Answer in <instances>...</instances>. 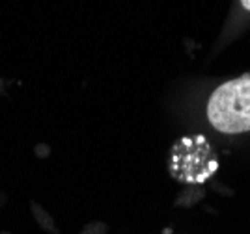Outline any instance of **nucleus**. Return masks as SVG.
Returning a JSON list of instances; mask_svg holds the SVG:
<instances>
[{"instance_id":"nucleus-1","label":"nucleus","mask_w":250,"mask_h":234,"mask_svg":"<svg viewBox=\"0 0 250 234\" xmlns=\"http://www.w3.org/2000/svg\"><path fill=\"white\" fill-rule=\"evenodd\" d=\"M211 125L224 134L250 130V76H241L222 84L208 104Z\"/></svg>"},{"instance_id":"nucleus-2","label":"nucleus","mask_w":250,"mask_h":234,"mask_svg":"<svg viewBox=\"0 0 250 234\" xmlns=\"http://www.w3.org/2000/svg\"><path fill=\"white\" fill-rule=\"evenodd\" d=\"M217 158L202 136L183 138L174 145L170 171L183 182H204L217 171Z\"/></svg>"},{"instance_id":"nucleus-3","label":"nucleus","mask_w":250,"mask_h":234,"mask_svg":"<svg viewBox=\"0 0 250 234\" xmlns=\"http://www.w3.org/2000/svg\"><path fill=\"white\" fill-rule=\"evenodd\" d=\"M241 2H243V6H245L247 10H250V0H241Z\"/></svg>"}]
</instances>
